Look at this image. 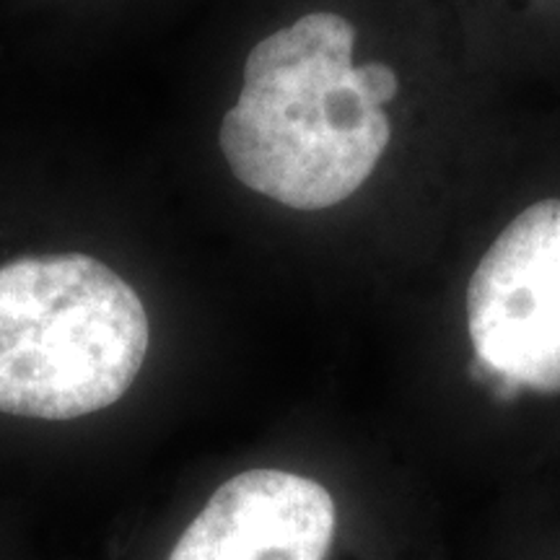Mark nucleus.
Here are the masks:
<instances>
[{"label": "nucleus", "instance_id": "1", "mask_svg": "<svg viewBox=\"0 0 560 560\" xmlns=\"http://www.w3.org/2000/svg\"><path fill=\"white\" fill-rule=\"evenodd\" d=\"M353 47V24L317 11L249 52L240 102L221 122V151L244 187L293 210H325L371 177L392 125L363 94Z\"/></svg>", "mask_w": 560, "mask_h": 560}, {"label": "nucleus", "instance_id": "2", "mask_svg": "<svg viewBox=\"0 0 560 560\" xmlns=\"http://www.w3.org/2000/svg\"><path fill=\"white\" fill-rule=\"evenodd\" d=\"M149 350L130 283L89 255L0 268V412L73 420L115 405Z\"/></svg>", "mask_w": 560, "mask_h": 560}, {"label": "nucleus", "instance_id": "3", "mask_svg": "<svg viewBox=\"0 0 560 560\" xmlns=\"http://www.w3.org/2000/svg\"><path fill=\"white\" fill-rule=\"evenodd\" d=\"M475 355L511 387L560 392V200L516 215L467 289Z\"/></svg>", "mask_w": 560, "mask_h": 560}, {"label": "nucleus", "instance_id": "4", "mask_svg": "<svg viewBox=\"0 0 560 560\" xmlns=\"http://www.w3.org/2000/svg\"><path fill=\"white\" fill-rule=\"evenodd\" d=\"M338 511L317 480L249 470L215 490L170 560H325Z\"/></svg>", "mask_w": 560, "mask_h": 560}, {"label": "nucleus", "instance_id": "5", "mask_svg": "<svg viewBox=\"0 0 560 560\" xmlns=\"http://www.w3.org/2000/svg\"><path fill=\"white\" fill-rule=\"evenodd\" d=\"M359 83L363 94H366L371 102L380 104V107L395 100L397 86H400L395 70L384 66V62H366V66H359Z\"/></svg>", "mask_w": 560, "mask_h": 560}]
</instances>
